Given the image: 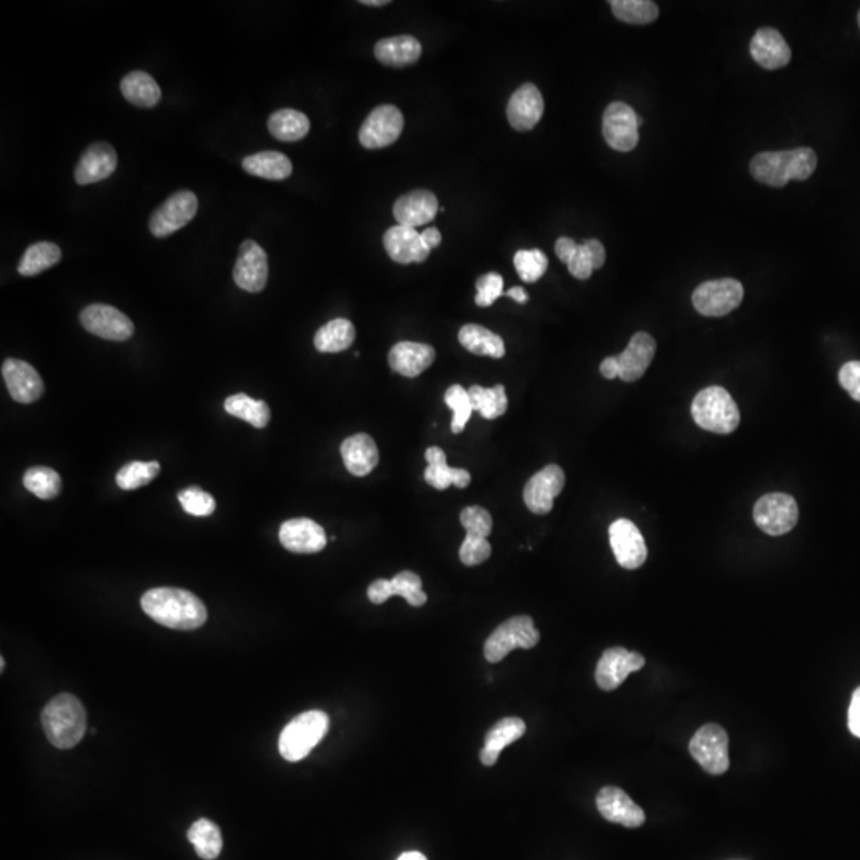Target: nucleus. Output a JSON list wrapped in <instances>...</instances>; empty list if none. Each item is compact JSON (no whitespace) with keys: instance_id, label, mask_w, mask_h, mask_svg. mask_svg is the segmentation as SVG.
Instances as JSON below:
<instances>
[{"instance_id":"obj_56","label":"nucleus","mask_w":860,"mask_h":860,"mask_svg":"<svg viewBox=\"0 0 860 860\" xmlns=\"http://www.w3.org/2000/svg\"><path fill=\"white\" fill-rule=\"evenodd\" d=\"M601 375L604 376L606 380H615V378H618V365L615 356H610L607 357V359L602 360Z\"/></svg>"},{"instance_id":"obj_62","label":"nucleus","mask_w":860,"mask_h":860,"mask_svg":"<svg viewBox=\"0 0 860 860\" xmlns=\"http://www.w3.org/2000/svg\"><path fill=\"white\" fill-rule=\"evenodd\" d=\"M859 26H860V12H859Z\"/></svg>"},{"instance_id":"obj_49","label":"nucleus","mask_w":860,"mask_h":860,"mask_svg":"<svg viewBox=\"0 0 860 860\" xmlns=\"http://www.w3.org/2000/svg\"><path fill=\"white\" fill-rule=\"evenodd\" d=\"M502 295H504V279H502L501 274H483L481 278L477 279V297H475V303L480 308H488Z\"/></svg>"},{"instance_id":"obj_59","label":"nucleus","mask_w":860,"mask_h":860,"mask_svg":"<svg viewBox=\"0 0 860 860\" xmlns=\"http://www.w3.org/2000/svg\"><path fill=\"white\" fill-rule=\"evenodd\" d=\"M397 860H427V857L418 851H410V853H403Z\"/></svg>"},{"instance_id":"obj_3","label":"nucleus","mask_w":860,"mask_h":860,"mask_svg":"<svg viewBox=\"0 0 860 860\" xmlns=\"http://www.w3.org/2000/svg\"><path fill=\"white\" fill-rule=\"evenodd\" d=\"M42 727L53 746L72 749L85 736V708L77 696L69 693L55 696L42 711Z\"/></svg>"},{"instance_id":"obj_48","label":"nucleus","mask_w":860,"mask_h":860,"mask_svg":"<svg viewBox=\"0 0 860 860\" xmlns=\"http://www.w3.org/2000/svg\"><path fill=\"white\" fill-rule=\"evenodd\" d=\"M461 524L469 536L488 539L489 534L493 532V518L489 515L488 510L478 507V505H472V507L462 510Z\"/></svg>"},{"instance_id":"obj_10","label":"nucleus","mask_w":860,"mask_h":860,"mask_svg":"<svg viewBox=\"0 0 860 860\" xmlns=\"http://www.w3.org/2000/svg\"><path fill=\"white\" fill-rule=\"evenodd\" d=\"M198 212V198L190 190L169 196L150 217L149 228L155 238H168L192 222Z\"/></svg>"},{"instance_id":"obj_17","label":"nucleus","mask_w":860,"mask_h":860,"mask_svg":"<svg viewBox=\"0 0 860 860\" xmlns=\"http://www.w3.org/2000/svg\"><path fill=\"white\" fill-rule=\"evenodd\" d=\"M645 660L641 653L628 652L623 647H612L602 653L596 666V682L599 688L610 692L620 687L631 673L644 668Z\"/></svg>"},{"instance_id":"obj_28","label":"nucleus","mask_w":860,"mask_h":860,"mask_svg":"<svg viewBox=\"0 0 860 860\" xmlns=\"http://www.w3.org/2000/svg\"><path fill=\"white\" fill-rule=\"evenodd\" d=\"M751 55L755 63L765 67L768 71L781 69L787 66L792 58V51L787 45L786 39L776 29L763 28L755 32L751 42Z\"/></svg>"},{"instance_id":"obj_33","label":"nucleus","mask_w":860,"mask_h":860,"mask_svg":"<svg viewBox=\"0 0 860 860\" xmlns=\"http://www.w3.org/2000/svg\"><path fill=\"white\" fill-rule=\"evenodd\" d=\"M120 90L126 101L141 109H152L161 101L160 85L147 72H129L123 77Z\"/></svg>"},{"instance_id":"obj_11","label":"nucleus","mask_w":860,"mask_h":860,"mask_svg":"<svg viewBox=\"0 0 860 860\" xmlns=\"http://www.w3.org/2000/svg\"><path fill=\"white\" fill-rule=\"evenodd\" d=\"M80 324L91 335L109 341H126L134 335V324L117 308L102 303L86 306L80 313Z\"/></svg>"},{"instance_id":"obj_41","label":"nucleus","mask_w":860,"mask_h":860,"mask_svg":"<svg viewBox=\"0 0 860 860\" xmlns=\"http://www.w3.org/2000/svg\"><path fill=\"white\" fill-rule=\"evenodd\" d=\"M469 395L473 411H478L485 419H497L504 415L509 408V399H507L505 387L502 384L489 387V389L472 386L469 389Z\"/></svg>"},{"instance_id":"obj_55","label":"nucleus","mask_w":860,"mask_h":860,"mask_svg":"<svg viewBox=\"0 0 860 860\" xmlns=\"http://www.w3.org/2000/svg\"><path fill=\"white\" fill-rule=\"evenodd\" d=\"M585 247H587L588 252H590L591 260H593V265H595V270H599L604 262H606V249L602 246L601 241L598 239H588L585 241Z\"/></svg>"},{"instance_id":"obj_60","label":"nucleus","mask_w":860,"mask_h":860,"mask_svg":"<svg viewBox=\"0 0 860 860\" xmlns=\"http://www.w3.org/2000/svg\"><path fill=\"white\" fill-rule=\"evenodd\" d=\"M360 4L367 5V7H383V5L389 4V0H362Z\"/></svg>"},{"instance_id":"obj_19","label":"nucleus","mask_w":860,"mask_h":860,"mask_svg":"<svg viewBox=\"0 0 860 860\" xmlns=\"http://www.w3.org/2000/svg\"><path fill=\"white\" fill-rule=\"evenodd\" d=\"M2 376L12 399L18 403L37 402L45 391L36 368L20 359H7L2 364Z\"/></svg>"},{"instance_id":"obj_16","label":"nucleus","mask_w":860,"mask_h":860,"mask_svg":"<svg viewBox=\"0 0 860 860\" xmlns=\"http://www.w3.org/2000/svg\"><path fill=\"white\" fill-rule=\"evenodd\" d=\"M233 279L239 289L249 294H257L265 289L268 282V255L252 239H247L239 247Z\"/></svg>"},{"instance_id":"obj_34","label":"nucleus","mask_w":860,"mask_h":860,"mask_svg":"<svg viewBox=\"0 0 860 860\" xmlns=\"http://www.w3.org/2000/svg\"><path fill=\"white\" fill-rule=\"evenodd\" d=\"M459 343L475 356H488L502 359L505 344L499 335L477 324H467L459 330Z\"/></svg>"},{"instance_id":"obj_43","label":"nucleus","mask_w":860,"mask_h":860,"mask_svg":"<svg viewBox=\"0 0 860 860\" xmlns=\"http://www.w3.org/2000/svg\"><path fill=\"white\" fill-rule=\"evenodd\" d=\"M612 12L618 20L630 24H649L657 20L658 5L650 0H612Z\"/></svg>"},{"instance_id":"obj_20","label":"nucleus","mask_w":860,"mask_h":860,"mask_svg":"<svg viewBox=\"0 0 860 860\" xmlns=\"http://www.w3.org/2000/svg\"><path fill=\"white\" fill-rule=\"evenodd\" d=\"M367 596L373 604H383L392 596H402L413 607L426 604L427 595L423 591V580L411 571L399 572L391 580H375L368 587Z\"/></svg>"},{"instance_id":"obj_61","label":"nucleus","mask_w":860,"mask_h":860,"mask_svg":"<svg viewBox=\"0 0 860 860\" xmlns=\"http://www.w3.org/2000/svg\"><path fill=\"white\" fill-rule=\"evenodd\" d=\"M0 668H2V671H4V669H5V660H4V658H0Z\"/></svg>"},{"instance_id":"obj_36","label":"nucleus","mask_w":860,"mask_h":860,"mask_svg":"<svg viewBox=\"0 0 860 860\" xmlns=\"http://www.w3.org/2000/svg\"><path fill=\"white\" fill-rule=\"evenodd\" d=\"M356 340V329L348 319H333L329 324L322 325L314 337V346L319 352H343L351 348Z\"/></svg>"},{"instance_id":"obj_58","label":"nucleus","mask_w":860,"mask_h":860,"mask_svg":"<svg viewBox=\"0 0 860 860\" xmlns=\"http://www.w3.org/2000/svg\"><path fill=\"white\" fill-rule=\"evenodd\" d=\"M505 295H507V297L513 298V300L515 301H518V303H521V305L528 301V294L524 292L523 287H513V289H510L509 292H505Z\"/></svg>"},{"instance_id":"obj_35","label":"nucleus","mask_w":860,"mask_h":860,"mask_svg":"<svg viewBox=\"0 0 860 860\" xmlns=\"http://www.w3.org/2000/svg\"><path fill=\"white\" fill-rule=\"evenodd\" d=\"M243 169L251 176L266 180H284L292 174V161L284 153L258 152L243 160Z\"/></svg>"},{"instance_id":"obj_53","label":"nucleus","mask_w":860,"mask_h":860,"mask_svg":"<svg viewBox=\"0 0 860 860\" xmlns=\"http://www.w3.org/2000/svg\"><path fill=\"white\" fill-rule=\"evenodd\" d=\"M848 727L854 736L860 738V687L854 692L853 700L849 704Z\"/></svg>"},{"instance_id":"obj_12","label":"nucleus","mask_w":860,"mask_h":860,"mask_svg":"<svg viewBox=\"0 0 860 860\" xmlns=\"http://www.w3.org/2000/svg\"><path fill=\"white\" fill-rule=\"evenodd\" d=\"M403 126H405V120L397 107H376L360 126V144L370 150L389 147L399 139Z\"/></svg>"},{"instance_id":"obj_25","label":"nucleus","mask_w":860,"mask_h":860,"mask_svg":"<svg viewBox=\"0 0 860 860\" xmlns=\"http://www.w3.org/2000/svg\"><path fill=\"white\" fill-rule=\"evenodd\" d=\"M383 244L387 255L400 265L423 263L430 254V249L424 244L421 233H418L415 228L402 227V225L389 228L384 233Z\"/></svg>"},{"instance_id":"obj_52","label":"nucleus","mask_w":860,"mask_h":860,"mask_svg":"<svg viewBox=\"0 0 860 860\" xmlns=\"http://www.w3.org/2000/svg\"><path fill=\"white\" fill-rule=\"evenodd\" d=\"M838 380L848 394L860 402V362H848L843 365L838 373Z\"/></svg>"},{"instance_id":"obj_6","label":"nucleus","mask_w":860,"mask_h":860,"mask_svg":"<svg viewBox=\"0 0 860 860\" xmlns=\"http://www.w3.org/2000/svg\"><path fill=\"white\" fill-rule=\"evenodd\" d=\"M540 641L534 620L528 615H518L497 626L485 642V658L489 663H499L515 649H532Z\"/></svg>"},{"instance_id":"obj_46","label":"nucleus","mask_w":860,"mask_h":860,"mask_svg":"<svg viewBox=\"0 0 860 860\" xmlns=\"http://www.w3.org/2000/svg\"><path fill=\"white\" fill-rule=\"evenodd\" d=\"M513 263H515L516 273L520 274V278L529 284L539 281L548 268L547 255L539 249L516 252Z\"/></svg>"},{"instance_id":"obj_29","label":"nucleus","mask_w":860,"mask_h":860,"mask_svg":"<svg viewBox=\"0 0 860 860\" xmlns=\"http://www.w3.org/2000/svg\"><path fill=\"white\" fill-rule=\"evenodd\" d=\"M341 458L349 473L365 477L380 462V451L375 440L367 434H356L346 438L341 445Z\"/></svg>"},{"instance_id":"obj_57","label":"nucleus","mask_w":860,"mask_h":860,"mask_svg":"<svg viewBox=\"0 0 860 860\" xmlns=\"http://www.w3.org/2000/svg\"><path fill=\"white\" fill-rule=\"evenodd\" d=\"M421 238H423L424 244L429 247L430 251L442 244V233L434 227L427 228L426 231H423V233H421Z\"/></svg>"},{"instance_id":"obj_14","label":"nucleus","mask_w":860,"mask_h":860,"mask_svg":"<svg viewBox=\"0 0 860 860\" xmlns=\"http://www.w3.org/2000/svg\"><path fill=\"white\" fill-rule=\"evenodd\" d=\"M566 475L563 469L550 464L537 472L524 486V504L536 515H547L552 512L553 502L563 491Z\"/></svg>"},{"instance_id":"obj_18","label":"nucleus","mask_w":860,"mask_h":860,"mask_svg":"<svg viewBox=\"0 0 860 860\" xmlns=\"http://www.w3.org/2000/svg\"><path fill=\"white\" fill-rule=\"evenodd\" d=\"M282 547L298 555H313L327 547V534L321 524L309 518H294L279 529Z\"/></svg>"},{"instance_id":"obj_26","label":"nucleus","mask_w":860,"mask_h":860,"mask_svg":"<svg viewBox=\"0 0 860 860\" xmlns=\"http://www.w3.org/2000/svg\"><path fill=\"white\" fill-rule=\"evenodd\" d=\"M438 212L437 196L429 190H415L400 196L394 204V217L402 227H423L432 222Z\"/></svg>"},{"instance_id":"obj_45","label":"nucleus","mask_w":860,"mask_h":860,"mask_svg":"<svg viewBox=\"0 0 860 860\" xmlns=\"http://www.w3.org/2000/svg\"><path fill=\"white\" fill-rule=\"evenodd\" d=\"M446 407L453 411V421H451V430L453 434H461L464 427L472 418L473 407L470 402L469 391L459 384H454L448 391L445 392Z\"/></svg>"},{"instance_id":"obj_4","label":"nucleus","mask_w":860,"mask_h":860,"mask_svg":"<svg viewBox=\"0 0 860 860\" xmlns=\"http://www.w3.org/2000/svg\"><path fill=\"white\" fill-rule=\"evenodd\" d=\"M692 416L696 426L712 434L727 435L738 429V405L724 387L711 386L696 394L692 403Z\"/></svg>"},{"instance_id":"obj_51","label":"nucleus","mask_w":860,"mask_h":860,"mask_svg":"<svg viewBox=\"0 0 860 860\" xmlns=\"http://www.w3.org/2000/svg\"><path fill=\"white\" fill-rule=\"evenodd\" d=\"M567 270H569V273H571L575 279H580V281H585V279L590 278L591 274H593V271H595V265H593L590 252H588L585 244L579 246L574 257L571 258V262L567 263Z\"/></svg>"},{"instance_id":"obj_1","label":"nucleus","mask_w":860,"mask_h":860,"mask_svg":"<svg viewBox=\"0 0 860 860\" xmlns=\"http://www.w3.org/2000/svg\"><path fill=\"white\" fill-rule=\"evenodd\" d=\"M141 606L153 622L172 630H196L208 620L203 601L180 588H153L142 596Z\"/></svg>"},{"instance_id":"obj_38","label":"nucleus","mask_w":860,"mask_h":860,"mask_svg":"<svg viewBox=\"0 0 860 860\" xmlns=\"http://www.w3.org/2000/svg\"><path fill=\"white\" fill-rule=\"evenodd\" d=\"M61 255L63 254H61L58 244L50 243V241L32 244L26 249L20 263H18V273L24 278L37 276L51 266L58 265Z\"/></svg>"},{"instance_id":"obj_15","label":"nucleus","mask_w":860,"mask_h":860,"mask_svg":"<svg viewBox=\"0 0 860 860\" xmlns=\"http://www.w3.org/2000/svg\"><path fill=\"white\" fill-rule=\"evenodd\" d=\"M609 540L612 552L620 566L625 569H638L647 559V545L641 531L633 521L620 518L610 524Z\"/></svg>"},{"instance_id":"obj_24","label":"nucleus","mask_w":860,"mask_h":860,"mask_svg":"<svg viewBox=\"0 0 860 860\" xmlns=\"http://www.w3.org/2000/svg\"><path fill=\"white\" fill-rule=\"evenodd\" d=\"M545 102L534 83H524L510 98L507 118L516 131H531L544 115Z\"/></svg>"},{"instance_id":"obj_9","label":"nucleus","mask_w":860,"mask_h":860,"mask_svg":"<svg viewBox=\"0 0 860 860\" xmlns=\"http://www.w3.org/2000/svg\"><path fill=\"white\" fill-rule=\"evenodd\" d=\"M690 754L709 774H724L730 767L727 731L717 724L704 725L690 741Z\"/></svg>"},{"instance_id":"obj_32","label":"nucleus","mask_w":860,"mask_h":860,"mask_svg":"<svg viewBox=\"0 0 860 860\" xmlns=\"http://www.w3.org/2000/svg\"><path fill=\"white\" fill-rule=\"evenodd\" d=\"M421 53V43L411 36L389 37L375 45L376 59L389 67H407L418 63Z\"/></svg>"},{"instance_id":"obj_23","label":"nucleus","mask_w":860,"mask_h":860,"mask_svg":"<svg viewBox=\"0 0 860 860\" xmlns=\"http://www.w3.org/2000/svg\"><path fill=\"white\" fill-rule=\"evenodd\" d=\"M655 351H657V343L649 333L639 332L633 335L625 351L615 356L618 378L625 383L641 380L649 365L652 364Z\"/></svg>"},{"instance_id":"obj_47","label":"nucleus","mask_w":860,"mask_h":860,"mask_svg":"<svg viewBox=\"0 0 860 860\" xmlns=\"http://www.w3.org/2000/svg\"><path fill=\"white\" fill-rule=\"evenodd\" d=\"M177 499H179L182 509H184L188 515L204 518V516H211L212 513H214V497H212L211 494L206 493V491H203V489L198 488V486H192V488L180 491V493L177 494Z\"/></svg>"},{"instance_id":"obj_2","label":"nucleus","mask_w":860,"mask_h":860,"mask_svg":"<svg viewBox=\"0 0 860 860\" xmlns=\"http://www.w3.org/2000/svg\"><path fill=\"white\" fill-rule=\"evenodd\" d=\"M817 155L810 147L759 153L751 161V174L760 184L784 187L790 180H806L816 171Z\"/></svg>"},{"instance_id":"obj_40","label":"nucleus","mask_w":860,"mask_h":860,"mask_svg":"<svg viewBox=\"0 0 860 860\" xmlns=\"http://www.w3.org/2000/svg\"><path fill=\"white\" fill-rule=\"evenodd\" d=\"M188 841L204 860H214L222 853L223 840L219 827L209 819H200L188 830Z\"/></svg>"},{"instance_id":"obj_27","label":"nucleus","mask_w":860,"mask_h":860,"mask_svg":"<svg viewBox=\"0 0 860 860\" xmlns=\"http://www.w3.org/2000/svg\"><path fill=\"white\" fill-rule=\"evenodd\" d=\"M392 370L407 378H416L434 364L435 349L430 344L402 341L389 351Z\"/></svg>"},{"instance_id":"obj_7","label":"nucleus","mask_w":860,"mask_h":860,"mask_svg":"<svg viewBox=\"0 0 860 860\" xmlns=\"http://www.w3.org/2000/svg\"><path fill=\"white\" fill-rule=\"evenodd\" d=\"M744 289L736 279L725 278L703 282L693 292V306L698 313L708 317H722L738 308L743 301Z\"/></svg>"},{"instance_id":"obj_50","label":"nucleus","mask_w":860,"mask_h":860,"mask_svg":"<svg viewBox=\"0 0 860 860\" xmlns=\"http://www.w3.org/2000/svg\"><path fill=\"white\" fill-rule=\"evenodd\" d=\"M491 556V544L485 537L469 536L462 542L459 558L466 566H478Z\"/></svg>"},{"instance_id":"obj_8","label":"nucleus","mask_w":860,"mask_h":860,"mask_svg":"<svg viewBox=\"0 0 860 860\" xmlns=\"http://www.w3.org/2000/svg\"><path fill=\"white\" fill-rule=\"evenodd\" d=\"M754 521L768 536H784L795 528L798 505L794 497L771 493L755 502Z\"/></svg>"},{"instance_id":"obj_37","label":"nucleus","mask_w":860,"mask_h":860,"mask_svg":"<svg viewBox=\"0 0 860 860\" xmlns=\"http://www.w3.org/2000/svg\"><path fill=\"white\" fill-rule=\"evenodd\" d=\"M309 120L303 112L281 109L268 118V131L282 142L301 141L309 133Z\"/></svg>"},{"instance_id":"obj_44","label":"nucleus","mask_w":860,"mask_h":860,"mask_svg":"<svg viewBox=\"0 0 860 860\" xmlns=\"http://www.w3.org/2000/svg\"><path fill=\"white\" fill-rule=\"evenodd\" d=\"M160 462H129L125 467L118 470L117 485L123 491H134V489L142 488L149 485L150 481L155 480L160 473Z\"/></svg>"},{"instance_id":"obj_54","label":"nucleus","mask_w":860,"mask_h":860,"mask_svg":"<svg viewBox=\"0 0 860 860\" xmlns=\"http://www.w3.org/2000/svg\"><path fill=\"white\" fill-rule=\"evenodd\" d=\"M577 249H579V244L575 243L574 239L567 238V236L559 238L555 244L556 255H558L559 260L566 263V265L571 262V258L574 257Z\"/></svg>"},{"instance_id":"obj_5","label":"nucleus","mask_w":860,"mask_h":860,"mask_svg":"<svg viewBox=\"0 0 860 860\" xmlns=\"http://www.w3.org/2000/svg\"><path fill=\"white\" fill-rule=\"evenodd\" d=\"M329 716L322 711L303 712L295 717L279 736V752L287 762H300L329 731Z\"/></svg>"},{"instance_id":"obj_13","label":"nucleus","mask_w":860,"mask_h":860,"mask_svg":"<svg viewBox=\"0 0 860 860\" xmlns=\"http://www.w3.org/2000/svg\"><path fill=\"white\" fill-rule=\"evenodd\" d=\"M602 134L612 149L630 152L639 142L638 115L625 102H612L602 117Z\"/></svg>"},{"instance_id":"obj_42","label":"nucleus","mask_w":860,"mask_h":860,"mask_svg":"<svg viewBox=\"0 0 860 860\" xmlns=\"http://www.w3.org/2000/svg\"><path fill=\"white\" fill-rule=\"evenodd\" d=\"M23 485L29 493L40 497L43 501L55 499L61 493V477L56 470L50 469V467H31V469L26 470Z\"/></svg>"},{"instance_id":"obj_21","label":"nucleus","mask_w":860,"mask_h":860,"mask_svg":"<svg viewBox=\"0 0 860 860\" xmlns=\"http://www.w3.org/2000/svg\"><path fill=\"white\" fill-rule=\"evenodd\" d=\"M599 813L604 819L628 829H638L645 822L641 806L631 800L630 795L618 787H604L596 797Z\"/></svg>"},{"instance_id":"obj_31","label":"nucleus","mask_w":860,"mask_h":860,"mask_svg":"<svg viewBox=\"0 0 860 860\" xmlns=\"http://www.w3.org/2000/svg\"><path fill=\"white\" fill-rule=\"evenodd\" d=\"M427 469L424 472V480L427 485L438 491H445L451 485L458 488H467L470 485V473L464 469H453L446 462V454L442 448L432 446L426 451Z\"/></svg>"},{"instance_id":"obj_39","label":"nucleus","mask_w":860,"mask_h":860,"mask_svg":"<svg viewBox=\"0 0 860 860\" xmlns=\"http://www.w3.org/2000/svg\"><path fill=\"white\" fill-rule=\"evenodd\" d=\"M228 415L243 419L255 429H265L270 423L271 411L263 400H254L247 394L231 395L225 400Z\"/></svg>"},{"instance_id":"obj_30","label":"nucleus","mask_w":860,"mask_h":860,"mask_svg":"<svg viewBox=\"0 0 860 860\" xmlns=\"http://www.w3.org/2000/svg\"><path fill=\"white\" fill-rule=\"evenodd\" d=\"M524 733H526V724L520 717H505L499 720L486 735L485 746L480 752L481 763L485 767H494L505 747L518 741Z\"/></svg>"},{"instance_id":"obj_22","label":"nucleus","mask_w":860,"mask_h":860,"mask_svg":"<svg viewBox=\"0 0 860 860\" xmlns=\"http://www.w3.org/2000/svg\"><path fill=\"white\" fill-rule=\"evenodd\" d=\"M118 157L107 142L91 144L83 152L79 165L75 166L74 179L79 185H90L109 179L117 169Z\"/></svg>"}]
</instances>
